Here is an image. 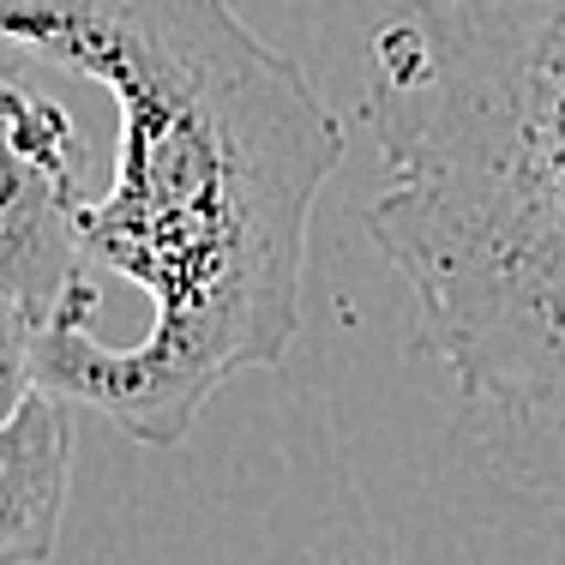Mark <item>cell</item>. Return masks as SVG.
<instances>
[{"mask_svg": "<svg viewBox=\"0 0 565 565\" xmlns=\"http://www.w3.org/2000/svg\"><path fill=\"white\" fill-rule=\"evenodd\" d=\"M0 36L109 90L120 163L78 217L85 282H132L145 331L43 326V392L145 446H181L211 397L301 338L313 205L343 127L228 0H0Z\"/></svg>", "mask_w": 565, "mask_h": 565, "instance_id": "6da1fadb", "label": "cell"}, {"mask_svg": "<svg viewBox=\"0 0 565 565\" xmlns=\"http://www.w3.org/2000/svg\"><path fill=\"white\" fill-rule=\"evenodd\" d=\"M361 120L422 349L469 409L565 439V0H397Z\"/></svg>", "mask_w": 565, "mask_h": 565, "instance_id": "7a4b0ae2", "label": "cell"}, {"mask_svg": "<svg viewBox=\"0 0 565 565\" xmlns=\"http://www.w3.org/2000/svg\"><path fill=\"white\" fill-rule=\"evenodd\" d=\"M31 61L0 36V295L43 326H97L103 295L78 265L85 139L73 109L31 78Z\"/></svg>", "mask_w": 565, "mask_h": 565, "instance_id": "3957f363", "label": "cell"}, {"mask_svg": "<svg viewBox=\"0 0 565 565\" xmlns=\"http://www.w3.org/2000/svg\"><path fill=\"white\" fill-rule=\"evenodd\" d=\"M73 403L43 392L12 427H0V565H43L61 542L73 488Z\"/></svg>", "mask_w": 565, "mask_h": 565, "instance_id": "277c9868", "label": "cell"}, {"mask_svg": "<svg viewBox=\"0 0 565 565\" xmlns=\"http://www.w3.org/2000/svg\"><path fill=\"white\" fill-rule=\"evenodd\" d=\"M36 343H43V319H36L24 301L0 295V427H12L36 397H43Z\"/></svg>", "mask_w": 565, "mask_h": 565, "instance_id": "5b68a950", "label": "cell"}]
</instances>
